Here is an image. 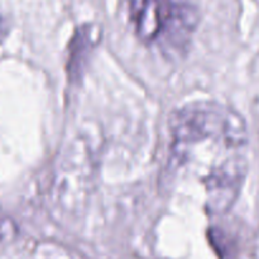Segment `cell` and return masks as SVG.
Returning a JSON list of instances; mask_svg holds the SVG:
<instances>
[{"label": "cell", "instance_id": "6da1fadb", "mask_svg": "<svg viewBox=\"0 0 259 259\" xmlns=\"http://www.w3.org/2000/svg\"><path fill=\"white\" fill-rule=\"evenodd\" d=\"M169 126V164L175 171H190L207 154L218 161L227 159L237 153L222 157V152L240 151L248 142L244 119L214 103L186 105L172 116Z\"/></svg>", "mask_w": 259, "mask_h": 259}, {"label": "cell", "instance_id": "7a4b0ae2", "mask_svg": "<svg viewBox=\"0 0 259 259\" xmlns=\"http://www.w3.org/2000/svg\"><path fill=\"white\" fill-rule=\"evenodd\" d=\"M126 12L137 37L167 52L186 48L199 22L196 9L181 0H126Z\"/></svg>", "mask_w": 259, "mask_h": 259}, {"label": "cell", "instance_id": "3957f363", "mask_svg": "<svg viewBox=\"0 0 259 259\" xmlns=\"http://www.w3.org/2000/svg\"><path fill=\"white\" fill-rule=\"evenodd\" d=\"M93 30L89 27L77 30L70 46L68 56V72L71 77H77L82 70V55H89V51L93 47Z\"/></svg>", "mask_w": 259, "mask_h": 259}, {"label": "cell", "instance_id": "277c9868", "mask_svg": "<svg viewBox=\"0 0 259 259\" xmlns=\"http://www.w3.org/2000/svg\"><path fill=\"white\" fill-rule=\"evenodd\" d=\"M3 35H4V27H3L2 22H0V38H2Z\"/></svg>", "mask_w": 259, "mask_h": 259}]
</instances>
